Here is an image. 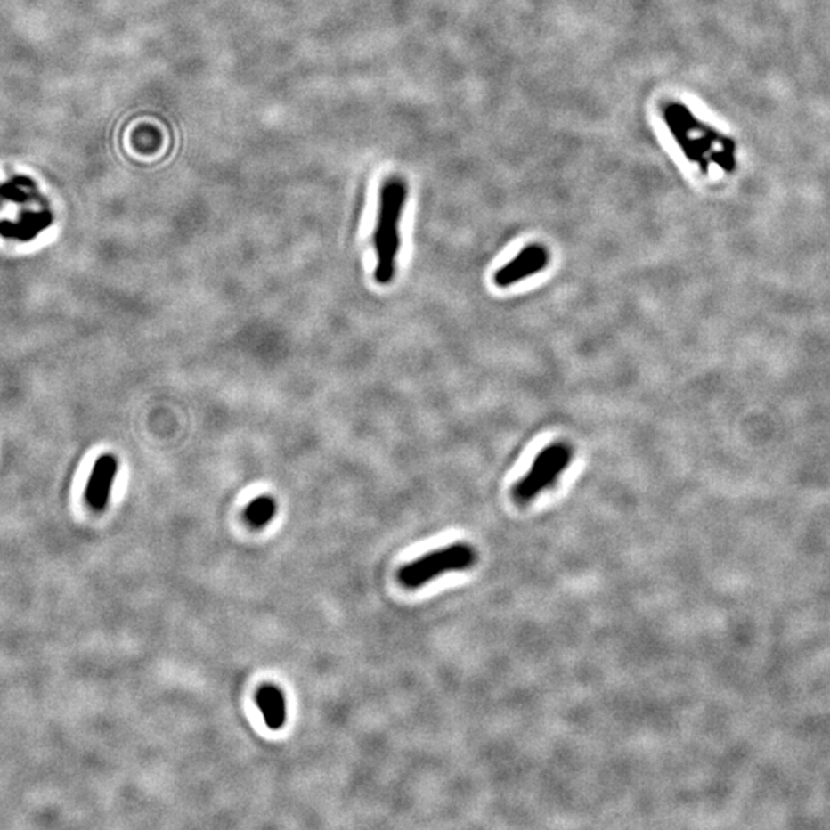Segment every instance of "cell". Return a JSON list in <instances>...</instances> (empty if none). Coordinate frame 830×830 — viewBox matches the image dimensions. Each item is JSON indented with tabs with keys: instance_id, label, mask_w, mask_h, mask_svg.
Masks as SVG:
<instances>
[{
	"instance_id": "obj_1",
	"label": "cell",
	"mask_w": 830,
	"mask_h": 830,
	"mask_svg": "<svg viewBox=\"0 0 830 830\" xmlns=\"http://www.w3.org/2000/svg\"><path fill=\"white\" fill-rule=\"evenodd\" d=\"M660 114L685 158L698 165L704 175L711 165H717L728 173L734 171V145L698 120L683 102H664L660 105Z\"/></svg>"
},
{
	"instance_id": "obj_2",
	"label": "cell",
	"mask_w": 830,
	"mask_h": 830,
	"mask_svg": "<svg viewBox=\"0 0 830 830\" xmlns=\"http://www.w3.org/2000/svg\"><path fill=\"white\" fill-rule=\"evenodd\" d=\"M406 200V185L399 177L387 179L380 191V208L377 220L376 243L377 266L376 281L380 285L391 283L397 268V256L400 249L399 224Z\"/></svg>"
},
{
	"instance_id": "obj_3",
	"label": "cell",
	"mask_w": 830,
	"mask_h": 830,
	"mask_svg": "<svg viewBox=\"0 0 830 830\" xmlns=\"http://www.w3.org/2000/svg\"><path fill=\"white\" fill-rule=\"evenodd\" d=\"M476 563L477 552L471 544H448L400 567L399 582L408 590H417L444 574L471 569Z\"/></svg>"
},
{
	"instance_id": "obj_4",
	"label": "cell",
	"mask_w": 830,
	"mask_h": 830,
	"mask_svg": "<svg viewBox=\"0 0 830 830\" xmlns=\"http://www.w3.org/2000/svg\"><path fill=\"white\" fill-rule=\"evenodd\" d=\"M574 459L573 444L554 442L544 446L535 455L533 465L512 488V497L518 503H529L541 492L552 488L558 478L571 466Z\"/></svg>"
},
{
	"instance_id": "obj_5",
	"label": "cell",
	"mask_w": 830,
	"mask_h": 830,
	"mask_svg": "<svg viewBox=\"0 0 830 830\" xmlns=\"http://www.w3.org/2000/svg\"><path fill=\"white\" fill-rule=\"evenodd\" d=\"M549 262V249L541 243H531L495 271L494 283L499 288L512 287L546 270Z\"/></svg>"
},
{
	"instance_id": "obj_6",
	"label": "cell",
	"mask_w": 830,
	"mask_h": 830,
	"mask_svg": "<svg viewBox=\"0 0 830 830\" xmlns=\"http://www.w3.org/2000/svg\"><path fill=\"white\" fill-rule=\"evenodd\" d=\"M116 476H118V459L112 454L101 455L93 466L90 480L85 491V499L93 509L102 511L107 506Z\"/></svg>"
},
{
	"instance_id": "obj_7",
	"label": "cell",
	"mask_w": 830,
	"mask_h": 830,
	"mask_svg": "<svg viewBox=\"0 0 830 830\" xmlns=\"http://www.w3.org/2000/svg\"><path fill=\"white\" fill-rule=\"evenodd\" d=\"M256 703L271 730H279L287 723V700L277 686L264 685L256 692Z\"/></svg>"
},
{
	"instance_id": "obj_8",
	"label": "cell",
	"mask_w": 830,
	"mask_h": 830,
	"mask_svg": "<svg viewBox=\"0 0 830 830\" xmlns=\"http://www.w3.org/2000/svg\"><path fill=\"white\" fill-rule=\"evenodd\" d=\"M277 512V503L270 495H260L254 499L245 509V522L253 529H262L273 520Z\"/></svg>"
}]
</instances>
